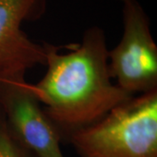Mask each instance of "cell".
<instances>
[{
	"instance_id": "6da1fadb",
	"label": "cell",
	"mask_w": 157,
	"mask_h": 157,
	"mask_svg": "<svg viewBox=\"0 0 157 157\" xmlns=\"http://www.w3.org/2000/svg\"><path fill=\"white\" fill-rule=\"evenodd\" d=\"M44 77L32 87L46 115L66 140L74 131L95 123L133 95L111 82L105 32L86 29L68 53L45 43Z\"/></svg>"
},
{
	"instance_id": "7a4b0ae2",
	"label": "cell",
	"mask_w": 157,
	"mask_h": 157,
	"mask_svg": "<svg viewBox=\"0 0 157 157\" xmlns=\"http://www.w3.org/2000/svg\"><path fill=\"white\" fill-rule=\"evenodd\" d=\"M66 141L79 157H157V90L132 97Z\"/></svg>"
},
{
	"instance_id": "3957f363",
	"label": "cell",
	"mask_w": 157,
	"mask_h": 157,
	"mask_svg": "<svg viewBox=\"0 0 157 157\" xmlns=\"http://www.w3.org/2000/svg\"><path fill=\"white\" fill-rule=\"evenodd\" d=\"M108 70L115 85L131 95L157 90V46L149 19L136 0L123 2V34L108 51Z\"/></svg>"
},
{
	"instance_id": "277c9868",
	"label": "cell",
	"mask_w": 157,
	"mask_h": 157,
	"mask_svg": "<svg viewBox=\"0 0 157 157\" xmlns=\"http://www.w3.org/2000/svg\"><path fill=\"white\" fill-rule=\"evenodd\" d=\"M25 72L0 73V111L12 135L37 157H64L61 135L34 94Z\"/></svg>"
},
{
	"instance_id": "5b68a950",
	"label": "cell",
	"mask_w": 157,
	"mask_h": 157,
	"mask_svg": "<svg viewBox=\"0 0 157 157\" xmlns=\"http://www.w3.org/2000/svg\"><path fill=\"white\" fill-rule=\"evenodd\" d=\"M45 8V0H0V73L45 66V44L22 30L23 23L38 19Z\"/></svg>"
},
{
	"instance_id": "8992f818",
	"label": "cell",
	"mask_w": 157,
	"mask_h": 157,
	"mask_svg": "<svg viewBox=\"0 0 157 157\" xmlns=\"http://www.w3.org/2000/svg\"><path fill=\"white\" fill-rule=\"evenodd\" d=\"M0 157H37L12 135L0 111Z\"/></svg>"
},
{
	"instance_id": "52a82bcc",
	"label": "cell",
	"mask_w": 157,
	"mask_h": 157,
	"mask_svg": "<svg viewBox=\"0 0 157 157\" xmlns=\"http://www.w3.org/2000/svg\"><path fill=\"white\" fill-rule=\"evenodd\" d=\"M121 1H122V3H123L124 1H126V0H121Z\"/></svg>"
}]
</instances>
